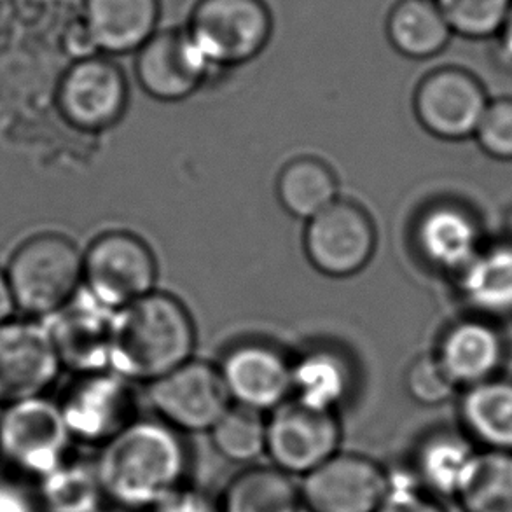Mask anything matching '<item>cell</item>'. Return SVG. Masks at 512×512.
I'll use <instances>...</instances> for the list:
<instances>
[{"instance_id":"obj_1","label":"cell","mask_w":512,"mask_h":512,"mask_svg":"<svg viewBox=\"0 0 512 512\" xmlns=\"http://www.w3.org/2000/svg\"><path fill=\"white\" fill-rule=\"evenodd\" d=\"M105 499L126 511H153L184 486L189 455L179 430L163 420H133L100 450Z\"/></svg>"},{"instance_id":"obj_2","label":"cell","mask_w":512,"mask_h":512,"mask_svg":"<svg viewBox=\"0 0 512 512\" xmlns=\"http://www.w3.org/2000/svg\"><path fill=\"white\" fill-rule=\"evenodd\" d=\"M194 326L186 306L151 292L116 312L111 369L130 381L154 383L191 360Z\"/></svg>"},{"instance_id":"obj_3","label":"cell","mask_w":512,"mask_h":512,"mask_svg":"<svg viewBox=\"0 0 512 512\" xmlns=\"http://www.w3.org/2000/svg\"><path fill=\"white\" fill-rule=\"evenodd\" d=\"M84 278V257L60 235L30 238L16 250L7 282L14 301L30 315H55L77 294Z\"/></svg>"},{"instance_id":"obj_4","label":"cell","mask_w":512,"mask_h":512,"mask_svg":"<svg viewBox=\"0 0 512 512\" xmlns=\"http://www.w3.org/2000/svg\"><path fill=\"white\" fill-rule=\"evenodd\" d=\"M184 28L212 69L236 67L268 46L273 14L264 0H196Z\"/></svg>"},{"instance_id":"obj_5","label":"cell","mask_w":512,"mask_h":512,"mask_svg":"<svg viewBox=\"0 0 512 512\" xmlns=\"http://www.w3.org/2000/svg\"><path fill=\"white\" fill-rule=\"evenodd\" d=\"M72 441L60 404L44 397L18 402L0 416L2 460L30 478H44L69 460Z\"/></svg>"},{"instance_id":"obj_6","label":"cell","mask_w":512,"mask_h":512,"mask_svg":"<svg viewBox=\"0 0 512 512\" xmlns=\"http://www.w3.org/2000/svg\"><path fill=\"white\" fill-rule=\"evenodd\" d=\"M341 425L333 411L287 401L266 418V455L292 478H305L340 453Z\"/></svg>"},{"instance_id":"obj_7","label":"cell","mask_w":512,"mask_h":512,"mask_svg":"<svg viewBox=\"0 0 512 512\" xmlns=\"http://www.w3.org/2000/svg\"><path fill=\"white\" fill-rule=\"evenodd\" d=\"M492 98L471 70L439 67L416 86L413 109L425 132L446 142L474 139Z\"/></svg>"},{"instance_id":"obj_8","label":"cell","mask_w":512,"mask_h":512,"mask_svg":"<svg viewBox=\"0 0 512 512\" xmlns=\"http://www.w3.org/2000/svg\"><path fill=\"white\" fill-rule=\"evenodd\" d=\"M156 277L151 249L125 231L100 236L84 254L86 291L116 312L151 294Z\"/></svg>"},{"instance_id":"obj_9","label":"cell","mask_w":512,"mask_h":512,"mask_svg":"<svg viewBox=\"0 0 512 512\" xmlns=\"http://www.w3.org/2000/svg\"><path fill=\"white\" fill-rule=\"evenodd\" d=\"M149 401L160 420L179 432H210L231 408L221 369L189 360L151 383Z\"/></svg>"},{"instance_id":"obj_10","label":"cell","mask_w":512,"mask_h":512,"mask_svg":"<svg viewBox=\"0 0 512 512\" xmlns=\"http://www.w3.org/2000/svg\"><path fill=\"white\" fill-rule=\"evenodd\" d=\"M376 249L371 217L355 203L334 201L308 221L306 256L327 277H352L364 270Z\"/></svg>"},{"instance_id":"obj_11","label":"cell","mask_w":512,"mask_h":512,"mask_svg":"<svg viewBox=\"0 0 512 512\" xmlns=\"http://www.w3.org/2000/svg\"><path fill=\"white\" fill-rule=\"evenodd\" d=\"M60 408L74 441L104 446L135 420L132 381L112 369L81 374Z\"/></svg>"},{"instance_id":"obj_12","label":"cell","mask_w":512,"mask_h":512,"mask_svg":"<svg viewBox=\"0 0 512 512\" xmlns=\"http://www.w3.org/2000/svg\"><path fill=\"white\" fill-rule=\"evenodd\" d=\"M312 512H376L388 493V471L373 458L338 453L299 486Z\"/></svg>"},{"instance_id":"obj_13","label":"cell","mask_w":512,"mask_h":512,"mask_svg":"<svg viewBox=\"0 0 512 512\" xmlns=\"http://www.w3.org/2000/svg\"><path fill=\"white\" fill-rule=\"evenodd\" d=\"M128 86L116 63L100 55L83 56L70 67L58 88L63 116L81 130H104L125 112Z\"/></svg>"},{"instance_id":"obj_14","label":"cell","mask_w":512,"mask_h":512,"mask_svg":"<svg viewBox=\"0 0 512 512\" xmlns=\"http://www.w3.org/2000/svg\"><path fill=\"white\" fill-rule=\"evenodd\" d=\"M51 317V326L46 329L62 366L77 374L111 369L116 310L84 291Z\"/></svg>"},{"instance_id":"obj_15","label":"cell","mask_w":512,"mask_h":512,"mask_svg":"<svg viewBox=\"0 0 512 512\" xmlns=\"http://www.w3.org/2000/svg\"><path fill=\"white\" fill-rule=\"evenodd\" d=\"M48 329L25 322L0 326V406L41 397L60 371Z\"/></svg>"},{"instance_id":"obj_16","label":"cell","mask_w":512,"mask_h":512,"mask_svg":"<svg viewBox=\"0 0 512 512\" xmlns=\"http://www.w3.org/2000/svg\"><path fill=\"white\" fill-rule=\"evenodd\" d=\"M212 67L203 58L186 28L158 30L137 51L135 74L142 90L160 102L191 97Z\"/></svg>"},{"instance_id":"obj_17","label":"cell","mask_w":512,"mask_h":512,"mask_svg":"<svg viewBox=\"0 0 512 512\" xmlns=\"http://www.w3.org/2000/svg\"><path fill=\"white\" fill-rule=\"evenodd\" d=\"M219 369L231 401L243 408L271 413L292 394V364L273 346H235L226 353Z\"/></svg>"},{"instance_id":"obj_18","label":"cell","mask_w":512,"mask_h":512,"mask_svg":"<svg viewBox=\"0 0 512 512\" xmlns=\"http://www.w3.org/2000/svg\"><path fill=\"white\" fill-rule=\"evenodd\" d=\"M415 247L434 270L457 277L485 247L476 215L457 203H436L416 219Z\"/></svg>"},{"instance_id":"obj_19","label":"cell","mask_w":512,"mask_h":512,"mask_svg":"<svg viewBox=\"0 0 512 512\" xmlns=\"http://www.w3.org/2000/svg\"><path fill=\"white\" fill-rule=\"evenodd\" d=\"M506 353V340L495 322L471 315L446 327L434 355L455 387L465 390L497 378Z\"/></svg>"},{"instance_id":"obj_20","label":"cell","mask_w":512,"mask_h":512,"mask_svg":"<svg viewBox=\"0 0 512 512\" xmlns=\"http://www.w3.org/2000/svg\"><path fill=\"white\" fill-rule=\"evenodd\" d=\"M161 0H84L83 30L93 55L137 53L160 25Z\"/></svg>"},{"instance_id":"obj_21","label":"cell","mask_w":512,"mask_h":512,"mask_svg":"<svg viewBox=\"0 0 512 512\" xmlns=\"http://www.w3.org/2000/svg\"><path fill=\"white\" fill-rule=\"evenodd\" d=\"M457 280V291L472 315L512 319V240L485 245Z\"/></svg>"},{"instance_id":"obj_22","label":"cell","mask_w":512,"mask_h":512,"mask_svg":"<svg viewBox=\"0 0 512 512\" xmlns=\"http://www.w3.org/2000/svg\"><path fill=\"white\" fill-rule=\"evenodd\" d=\"M458 418L472 443L512 453V381L497 376L462 390Z\"/></svg>"},{"instance_id":"obj_23","label":"cell","mask_w":512,"mask_h":512,"mask_svg":"<svg viewBox=\"0 0 512 512\" xmlns=\"http://www.w3.org/2000/svg\"><path fill=\"white\" fill-rule=\"evenodd\" d=\"M388 41L409 60H429L448 48L453 32L437 0H399L387 18Z\"/></svg>"},{"instance_id":"obj_24","label":"cell","mask_w":512,"mask_h":512,"mask_svg":"<svg viewBox=\"0 0 512 512\" xmlns=\"http://www.w3.org/2000/svg\"><path fill=\"white\" fill-rule=\"evenodd\" d=\"M217 502L221 512H298L303 506L294 478L273 465L238 472Z\"/></svg>"},{"instance_id":"obj_25","label":"cell","mask_w":512,"mask_h":512,"mask_svg":"<svg viewBox=\"0 0 512 512\" xmlns=\"http://www.w3.org/2000/svg\"><path fill=\"white\" fill-rule=\"evenodd\" d=\"M474 455V444L465 434L439 430L418 446L413 471L434 497H457Z\"/></svg>"},{"instance_id":"obj_26","label":"cell","mask_w":512,"mask_h":512,"mask_svg":"<svg viewBox=\"0 0 512 512\" xmlns=\"http://www.w3.org/2000/svg\"><path fill=\"white\" fill-rule=\"evenodd\" d=\"M352 388V367L345 355L331 348H315L292 366V392L296 401L324 411H333Z\"/></svg>"},{"instance_id":"obj_27","label":"cell","mask_w":512,"mask_h":512,"mask_svg":"<svg viewBox=\"0 0 512 512\" xmlns=\"http://www.w3.org/2000/svg\"><path fill=\"white\" fill-rule=\"evenodd\" d=\"M455 499L464 512H512V453L476 451Z\"/></svg>"},{"instance_id":"obj_28","label":"cell","mask_w":512,"mask_h":512,"mask_svg":"<svg viewBox=\"0 0 512 512\" xmlns=\"http://www.w3.org/2000/svg\"><path fill=\"white\" fill-rule=\"evenodd\" d=\"M37 495L44 512H100L107 502L95 464L70 458L39 479Z\"/></svg>"},{"instance_id":"obj_29","label":"cell","mask_w":512,"mask_h":512,"mask_svg":"<svg viewBox=\"0 0 512 512\" xmlns=\"http://www.w3.org/2000/svg\"><path fill=\"white\" fill-rule=\"evenodd\" d=\"M277 193L285 212L310 221L338 201V182L326 163L315 158H299L280 173Z\"/></svg>"},{"instance_id":"obj_30","label":"cell","mask_w":512,"mask_h":512,"mask_svg":"<svg viewBox=\"0 0 512 512\" xmlns=\"http://www.w3.org/2000/svg\"><path fill=\"white\" fill-rule=\"evenodd\" d=\"M208 434L215 451L231 464H254L266 455V418L254 409L231 406Z\"/></svg>"},{"instance_id":"obj_31","label":"cell","mask_w":512,"mask_h":512,"mask_svg":"<svg viewBox=\"0 0 512 512\" xmlns=\"http://www.w3.org/2000/svg\"><path fill=\"white\" fill-rule=\"evenodd\" d=\"M453 35L469 41L497 39L512 0H437Z\"/></svg>"},{"instance_id":"obj_32","label":"cell","mask_w":512,"mask_h":512,"mask_svg":"<svg viewBox=\"0 0 512 512\" xmlns=\"http://www.w3.org/2000/svg\"><path fill=\"white\" fill-rule=\"evenodd\" d=\"M406 390L413 401L434 408L450 401L458 388L450 380L434 353L416 357L406 371Z\"/></svg>"},{"instance_id":"obj_33","label":"cell","mask_w":512,"mask_h":512,"mask_svg":"<svg viewBox=\"0 0 512 512\" xmlns=\"http://www.w3.org/2000/svg\"><path fill=\"white\" fill-rule=\"evenodd\" d=\"M474 139L492 160L512 161V97L490 100Z\"/></svg>"},{"instance_id":"obj_34","label":"cell","mask_w":512,"mask_h":512,"mask_svg":"<svg viewBox=\"0 0 512 512\" xmlns=\"http://www.w3.org/2000/svg\"><path fill=\"white\" fill-rule=\"evenodd\" d=\"M376 512H446L415 471H388V493Z\"/></svg>"},{"instance_id":"obj_35","label":"cell","mask_w":512,"mask_h":512,"mask_svg":"<svg viewBox=\"0 0 512 512\" xmlns=\"http://www.w3.org/2000/svg\"><path fill=\"white\" fill-rule=\"evenodd\" d=\"M151 512H221V509L219 502L210 499L207 493L184 485L161 500Z\"/></svg>"},{"instance_id":"obj_36","label":"cell","mask_w":512,"mask_h":512,"mask_svg":"<svg viewBox=\"0 0 512 512\" xmlns=\"http://www.w3.org/2000/svg\"><path fill=\"white\" fill-rule=\"evenodd\" d=\"M42 511L39 495L27 493L20 486L0 485V512H39Z\"/></svg>"},{"instance_id":"obj_37","label":"cell","mask_w":512,"mask_h":512,"mask_svg":"<svg viewBox=\"0 0 512 512\" xmlns=\"http://www.w3.org/2000/svg\"><path fill=\"white\" fill-rule=\"evenodd\" d=\"M497 41V51H499L500 60L512 67V6L511 11L507 14L506 23L500 30Z\"/></svg>"},{"instance_id":"obj_38","label":"cell","mask_w":512,"mask_h":512,"mask_svg":"<svg viewBox=\"0 0 512 512\" xmlns=\"http://www.w3.org/2000/svg\"><path fill=\"white\" fill-rule=\"evenodd\" d=\"M14 301L13 291H11V285L7 282V278L0 273V326L6 324L9 317L13 315Z\"/></svg>"},{"instance_id":"obj_39","label":"cell","mask_w":512,"mask_h":512,"mask_svg":"<svg viewBox=\"0 0 512 512\" xmlns=\"http://www.w3.org/2000/svg\"><path fill=\"white\" fill-rule=\"evenodd\" d=\"M298 512H312V511H310V509H306L305 506H301V507H299V511Z\"/></svg>"},{"instance_id":"obj_40","label":"cell","mask_w":512,"mask_h":512,"mask_svg":"<svg viewBox=\"0 0 512 512\" xmlns=\"http://www.w3.org/2000/svg\"><path fill=\"white\" fill-rule=\"evenodd\" d=\"M511 231H512V221H511ZM509 240H512V236H511V238H509Z\"/></svg>"},{"instance_id":"obj_41","label":"cell","mask_w":512,"mask_h":512,"mask_svg":"<svg viewBox=\"0 0 512 512\" xmlns=\"http://www.w3.org/2000/svg\"><path fill=\"white\" fill-rule=\"evenodd\" d=\"M0 460H2V453H0Z\"/></svg>"}]
</instances>
